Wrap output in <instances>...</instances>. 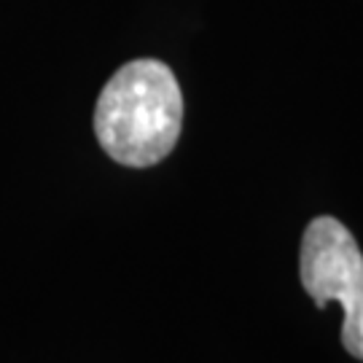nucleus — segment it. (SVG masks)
<instances>
[{"label":"nucleus","instance_id":"f03ea898","mask_svg":"<svg viewBox=\"0 0 363 363\" xmlns=\"http://www.w3.org/2000/svg\"><path fill=\"white\" fill-rule=\"evenodd\" d=\"M298 274L318 310L339 301L345 310L342 345L363 361V253L350 229L334 216L307 223L298 253Z\"/></svg>","mask_w":363,"mask_h":363},{"label":"nucleus","instance_id":"f257e3e1","mask_svg":"<svg viewBox=\"0 0 363 363\" xmlns=\"http://www.w3.org/2000/svg\"><path fill=\"white\" fill-rule=\"evenodd\" d=\"M183 127V91L159 60H132L108 78L97 108L94 135L103 151L124 167H154L175 148Z\"/></svg>","mask_w":363,"mask_h":363}]
</instances>
